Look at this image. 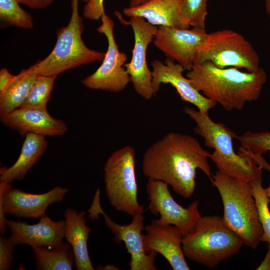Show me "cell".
<instances>
[{
	"mask_svg": "<svg viewBox=\"0 0 270 270\" xmlns=\"http://www.w3.org/2000/svg\"><path fill=\"white\" fill-rule=\"evenodd\" d=\"M182 0H148L142 4L123 9L128 17L140 16L158 26L189 28L190 24L180 13Z\"/></svg>",
	"mask_w": 270,
	"mask_h": 270,
	"instance_id": "d6986e66",
	"label": "cell"
},
{
	"mask_svg": "<svg viewBox=\"0 0 270 270\" xmlns=\"http://www.w3.org/2000/svg\"><path fill=\"white\" fill-rule=\"evenodd\" d=\"M68 192L66 188L56 186L43 194H31L0 182V234H4L8 228L6 213L20 218L40 219L46 215L50 205L61 202Z\"/></svg>",
	"mask_w": 270,
	"mask_h": 270,
	"instance_id": "8fae6325",
	"label": "cell"
},
{
	"mask_svg": "<svg viewBox=\"0 0 270 270\" xmlns=\"http://www.w3.org/2000/svg\"><path fill=\"white\" fill-rule=\"evenodd\" d=\"M152 67V86L154 94L158 91L162 84H170L176 90L180 98L196 106L198 110L208 113L216 104L202 95L192 86L190 80L182 75L184 68L170 58H166L164 62L154 60Z\"/></svg>",
	"mask_w": 270,
	"mask_h": 270,
	"instance_id": "9a60e30c",
	"label": "cell"
},
{
	"mask_svg": "<svg viewBox=\"0 0 270 270\" xmlns=\"http://www.w3.org/2000/svg\"><path fill=\"white\" fill-rule=\"evenodd\" d=\"M206 61L220 68L234 67L248 72L260 68L259 58L252 44L241 34L230 30L208 34L196 52L194 64Z\"/></svg>",
	"mask_w": 270,
	"mask_h": 270,
	"instance_id": "ba28073f",
	"label": "cell"
},
{
	"mask_svg": "<svg viewBox=\"0 0 270 270\" xmlns=\"http://www.w3.org/2000/svg\"><path fill=\"white\" fill-rule=\"evenodd\" d=\"M7 224L10 232L9 238L16 245L56 248L64 243V220L54 221L46 215L34 224L10 219L7 220Z\"/></svg>",
	"mask_w": 270,
	"mask_h": 270,
	"instance_id": "e0dca14e",
	"label": "cell"
},
{
	"mask_svg": "<svg viewBox=\"0 0 270 270\" xmlns=\"http://www.w3.org/2000/svg\"><path fill=\"white\" fill-rule=\"evenodd\" d=\"M248 155L253 158L256 164L260 166L262 169H265L270 173V164L266 162L262 156L254 154L251 152H248Z\"/></svg>",
	"mask_w": 270,
	"mask_h": 270,
	"instance_id": "d6a6232c",
	"label": "cell"
},
{
	"mask_svg": "<svg viewBox=\"0 0 270 270\" xmlns=\"http://www.w3.org/2000/svg\"><path fill=\"white\" fill-rule=\"evenodd\" d=\"M47 146L45 136L26 134L16 161L9 168H0V182L10 183L22 180L44 152Z\"/></svg>",
	"mask_w": 270,
	"mask_h": 270,
	"instance_id": "44dd1931",
	"label": "cell"
},
{
	"mask_svg": "<svg viewBox=\"0 0 270 270\" xmlns=\"http://www.w3.org/2000/svg\"><path fill=\"white\" fill-rule=\"evenodd\" d=\"M266 10L267 14L270 16V0H265Z\"/></svg>",
	"mask_w": 270,
	"mask_h": 270,
	"instance_id": "d590c367",
	"label": "cell"
},
{
	"mask_svg": "<svg viewBox=\"0 0 270 270\" xmlns=\"http://www.w3.org/2000/svg\"><path fill=\"white\" fill-rule=\"evenodd\" d=\"M208 0H182L180 13L190 26L205 28Z\"/></svg>",
	"mask_w": 270,
	"mask_h": 270,
	"instance_id": "4316f807",
	"label": "cell"
},
{
	"mask_svg": "<svg viewBox=\"0 0 270 270\" xmlns=\"http://www.w3.org/2000/svg\"><path fill=\"white\" fill-rule=\"evenodd\" d=\"M258 270H270V246H268V250L266 256L260 266L257 268Z\"/></svg>",
	"mask_w": 270,
	"mask_h": 270,
	"instance_id": "836d02e7",
	"label": "cell"
},
{
	"mask_svg": "<svg viewBox=\"0 0 270 270\" xmlns=\"http://www.w3.org/2000/svg\"><path fill=\"white\" fill-rule=\"evenodd\" d=\"M101 268L100 270H118V268H117L116 266L112 264H108L104 267H102Z\"/></svg>",
	"mask_w": 270,
	"mask_h": 270,
	"instance_id": "8d00e7d4",
	"label": "cell"
},
{
	"mask_svg": "<svg viewBox=\"0 0 270 270\" xmlns=\"http://www.w3.org/2000/svg\"><path fill=\"white\" fill-rule=\"evenodd\" d=\"M38 75L32 66L22 70L9 86L0 92V117L20 107Z\"/></svg>",
	"mask_w": 270,
	"mask_h": 270,
	"instance_id": "7402d4cb",
	"label": "cell"
},
{
	"mask_svg": "<svg viewBox=\"0 0 270 270\" xmlns=\"http://www.w3.org/2000/svg\"><path fill=\"white\" fill-rule=\"evenodd\" d=\"M218 189L224 207L222 217L226 224L244 244L257 248L263 234L250 182L218 171L210 179Z\"/></svg>",
	"mask_w": 270,
	"mask_h": 270,
	"instance_id": "277c9868",
	"label": "cell"
},
{
	"mask_svg": "<svg viewBox=\"0 0 270 270\" xmlns=\"http://www.w3.org/2000/svg\"><path fill=\"white\" fill-rule=\"evenodd\" d=\"M86 212L68 208L64 212V238L70 245L78 270H94L88 254V240L91 229L86 224Z\"/></svg>",
	"mask_w": 270,
	"mask_h": 270,
	"instance_id": "ffe728a7",
	"label": "cell"
},
{
	"mask_svg": "<svg viewBox=\"0 0 270 270\" xmlns=\"http://www.w3.org/2000/svg\"><path fill=\"white\" fill-rule=\"evenodd\" d=\"M148 0H130L129 6L134 7L140 6Z\"/></svg>",
	"mask_w": 270,
	"mask_h": 270,
	"instance_id": "e575fe53",
	"label": "cell"
},
{
	"mask_svg": "<svg viewBox=\"0 0 270 270\" xmlns=\"http://www.w3.org/2000/svg\"><path fill=\"white\" fill-rule=\"evenodd\" d=\"M168 186L164 182L148 178L146 184L150 201L148 209L152 214H160V218L156 219L158 223L174 226L184 236L202 216L198 202L195 200L187 208L182 206L172 198Z\"/></svg>",
	"mask_w": 270,
	"mask_h": 270,
	"instance_id": "4fadbf2b",
	"label": "cell"
},
{
	"mask_svg": "<svg viewBox=\"0 0 270 270\" xmlns=\"http://www.w3.org/2000/svg\"><path fill=\"white\" fill-rule=\"evenodd\" d=\"M250 184L258 218L263 230L261 242H268L270 246V211L268 208L270 200L266 196L262 186V178L252 181Z\"/></svg>",
	"mask_w": 270,
	"mask_h": 270,
	"instance_id": "484cf974",
	"label": "cell"
},
{
	"mask_svg": "<svg viewBox=\"0 0 270 270\" xmlns=\"http://www.w3.org/2000/svg\"><path fill=\"white\" fill-rule=\"evenodd\" d=\"M100 20L102 24L96 30L106 36L108 50L100 66L92 74L84 78L82 84L90 89L118 92L130 82L124 66L127 56L118 49L114 36V22L112 19L105 14Z\"/></svg>",
	"mask_w": 270,
	"mask_h": 270,
	"instance_id": "30bf717a",
	"label": "cell"
},
{
	"mask_svg": "<svg viewBox=\"0 0 270 270\" xmlns=\"http://www.w3.org/2000/svg\"><path fill=\"white\" fill-rule=\"evenodd\" d=\"M115 14L121 22L130 26L134 32V42L132 59L124 65L130 76V82L138 95L149 100L154 94L152 86V72L147 64L146 52L148 46L154 40L158 27L142 17H130L129 20L126 21L120 12L116 11Z\"/></svg>",
	"mask_w": 270,
	"mask_h": 270,
	"instance_id": "7c38bea8",
	"label": "cell"
},
{
	"mask_svg": "<svg viewBox=\"0 0 270 270\" xmlns=\"http://www.w3.org/2000/svg\"><path fill=\"white\" fill-rule=\"evenodd\" d=\"M236 138L240 142L242 146L254 154L262 156L267 152H270V131H248L242 136H236Z\"/></svg>",
	"mask_w": 270,
	"mask_h": 270,
	"instance_id": "83f0119b",
	"label": "cell"
},
{
	"mask_svg": "<svg viewBox=\"0 0 270 270\" xmlns=\"http://www.w3.org/2000/svg\"><path fill=\"white\" fill-rule=\"evenodd\" d=\"M144 246L146 253L160 254L174 270H188L182 248L184 235L176 226L158 223L156 219L144 226Z\"/></svg>",
	"mask_w": 270,
	"mask_h": 270,
	"instance_id": "2e32d148",
	"label": "cell"
},
{
	"mask_svg": "<svg viewBox=\"0 0 270 270\" xmlns=\"http://www.w3.org/2000/svg\"><path fill=\"white\" fill-rule=\"evenodd\" d=\"M86 3L83 10L84 16L90 20H98L105 14L104 0H82Z\"/></svg>",
	"mask_w": 270,
	"mask_h": 270,
	"instance_id": "f546056e",
	"label": "cell"
},
{
	"mask_svg": "<svg viewBox=\"0 0 270 270\" xmlns=\"http://www.w3.org/2000/svg\"><path fill=\"white\" fill-rule=\"evenodd\" d=\"M210 155L193 136L171 132L146 150L142 170L148 179L164 182L176 193L188 198L195 190L198 168L212 178Z\"/></svg>",
	"mask_w": 270,
	"mask_h": 270,
	"instance_id": "6da1fadb",
	"label": "cell"
},
{
	"mask_svg": "<svg viewBox=\"0 0 270 270\" xmlns=\"http://www.w3.org/2000/svg\"><path fill=\"white\" fill-rule=\"evenodd\" d=\"M184 112L196 123L194 132L204 139V145L214 149L210 158L218 171L248 182L262 178V168L248 155L234 150L236 134L224 124L214 122L208 113L186 106Z\"/></svg>",
	"mask_w": 270,
	"mask_h": 270,
	"instance_id": "3957f363",
	"label": "cell"
},
{
	"mask_svg": "<svg viewBox=\"0 0 270 270\" xmlns=\"http://www.w3.org/2000/svg\"><path fill=\"white\" fill-rule=\"evenodd\" d=\"M264 192L266 194V196L268 197V198L270 200V184L268 186L264 188Z\"/></svg>",
	"mask_w": 270,
	"mask_h": 270,
	"instance_id": "74e56055",
	"label": "cell"
},
{
	"mask_svg": "<svg viewBox=\"0 0 270 270\" xmlns=\"http://www.w3.org/2000/svg\"><path fill=\"white\" fill-rule=\"evenodd\" d=\"M0 118L4 124L22 135L35 134L45 136H59L68 129L64 121L49 114L47 108H20Z\"/></svg>",
	"mask_w": 270,
	"mask_h": 270,
	"instance_id": "ac0fdd59",
	"label": "cell"
},
{
	"mask_svg": "<svg viewBox=\"0 0 270 270\" xmlns=\"http://www.w3.org/2000/svg\"><path fill=\"white\" fill-rule=\"evenodd\" d=\"M243 244L218 216H201L182 243L185 257L210 268L238 253Z\"/></svg>",
	"mask_w": 270,
	"mask_h": 270,
	"instance_id": "5b68a950",
	"label": "cell"
},
{
	"mask_svg": "<svg viewBox=\"0 0 270 270\" xmlns=\"http://www.w3.org/2000/svg\"><path fill=\"white\" fill-rule=\"evenodd\" d=\"M100 190L98 188L92 204L88 210V218L98 220L102 214L106 225L114 234V241L118 244L123 242L130 256L128 265L130 270H156L154 259L157 253H146L144 246V217L142 214L132 217L130 223L120 224L113 221L103 210L100 203Z\"/></svg>",
	"mask_w": 270,
	"mask_h": 270,
	"instance_id": "9c48e42d",
	"label": "cell"
},
{
	"mask_svg": "<svg viewBox=\"0 0 270 270\" xmlns=\"http://www.w3.org/2000/svg\"><path fill=\"white\" fill-rule=\"evenodd\" d=\"M135 156L134 148L126 146L110 154L104 168L106 194L110 204L132 217L144 212L137 198Z\"/></svg>",
	"mask_w": 270,
	"mask_h": 270,
	"instance_id": "52a82bcc",
	"label": "cell"
},
{
	"mask_svg": "<svg viewBox=\"0 0 270 270\" xmlns=\"http://www.w3.org/2000/svg\"><path fill=\"white\" fill-rule=\"evenodd\" d=\"M38 270H72L74 264V254L70 245L64 242L56 248L32 247Z\"/></svg>",
	"mask_w": 270,
	"mask_h": 270,
	"instance_id": "603a6c76",
	"label": "cell"
},
{
	"mask_svg": "<svg viewBox=\"0 0 270 270\" xmlns=\"http://www.w3.org/2000/svg\"><path fill=\"white\" fill-rule=\"evenodd\" d=\"M79 0H72V14L68 24L56 31L54 48L44 60L32 67L38 74L57 76L82 65L102 61L105 53L91 50L82 40L84 23L78 12Z\"/></svg>",
	"mask_w": 270,
	"mask_h": 270,
	"instance_id": "8992f818",
	"label": "cell"
},
{
	"mask_svg": "<svg viewBox=\"0 0 270 270\" xmlns=\"http://www.w3.org/2000/svg\"><path fill=\"white\" fill-rule=\"evenodd\" d=\"M56 78L38 74L26 100L20 108H46Z\"/></svg>",
	"mask_w": 270,
	"mask_h": 270,
	"instance_id": "cb8c5ba5",
	"label": "cell"
},
{
	"mask_svg": "<svg viewBox=\"0 0 270 270\" xmlns=\"http://www.w3.org/2000/svg\"><path fill=\"white\" fill-rule=\"evenodd\" d=\"M17 0H0V20L4 24L30 29L34 26L32 16L19 6Z\"/></svg>",
	"mask_w": 270,
	"mask_h": 270,
	"instance_id": "d4e9b609",
	"label": "cell"
},
{
	"mask_svg": "<svg viewBox=\"0 0 270 270\" xmlns=\"http://www.w3.org/2000/svg\"><path fill=\"white\" fill-rule=\"evenodd\" d=\"M186 76L204 96L232 111L240 110L247 102L256 100L267 76L260 67L254 72H242L234 67L220 68L206 61L194 64Z\"/></svg>",
	"mask_w": 270,
	"mask_h": 270,
	"instance_id": "7a4b0ae2",
	"label": "cell"
},
{
	"mask_svg": "<svg viewBox=\"0 0 270 270\" xmlns=\"http://www.w3.org/2000/svg\"><path fill=\"white\" fill-rule=\"evenodd\" d=\"M208 34L205 28L158 26L153 42L168 58L188 71L193 66L196 52Z\"/></svg>",
	"mask_w": 270,
	"mask_h": 270,
	"instance_id": "5bb4252c",
	"label": "cell"
},
{
	"mask_svg": "<svg viewBox=\"0 0 270 270\" xmlns=\"http://www.w3.org/2000/svg\"><path fill=\"white\" fill-rule=\"evenodd\" d=\"M16 77L7 68H2L0 70V92L5 90L13 81Z\"/></svg>",
	"mask_w": 270,
	"mask_h": 270,
	"instance_id": "1f68e13d",
	"label": "cell"
},
{
	"mask_svg": "<svg viewBox=\"0 0 270 270\" xmlns=\"http://www.w3.org/2000/svg\"><path fill=\"white\" fill-rule=\"evenodd\" d=\"M16 245L10 238L0 237V270H9L14 258V248Z\"/></svg>",
	"mask_w": 270,
	"mask_h": 270,
	"instance_id": "f1b7e54d",
	"label": "cell"
},
{
	"mask_svg": "<svg viewBox=\"0 0 270 270\" xmlns=\"http://www.w3.org/2000/svg\"><path fill=\"white\" fill-rule=\"evenodd\" d=\"M19 3L34 9H41L50 6L54 0H17Z\"/></svg>",
	"mask_w": 270,
	"mask_h": 270,
	"instance_id": "4dcf8cb0",
	"label": "cell"
}]
</instances>
